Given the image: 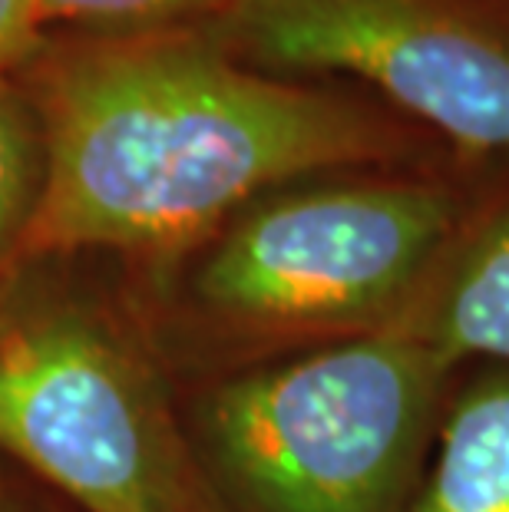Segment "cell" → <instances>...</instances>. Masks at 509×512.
Segmentation results:
<instances>
[{
  "mask_svg": "<svg viewBox=\"0 0 509 512\" xmlns=\"http://www.w3.org/2000/svg\"><path fill=\"white\" fill-rule=\"evenodd\" d=\"M17 76L43 136L27 252H172L288 182L427 152L374 96L255 70L202 30L57 34Z\"/></svg>",
  "mask_w": 509,
  "mask_h": 512,
  "instance_id": "6da1fadb",
  "label": "cell"
},
{
  "mask_svg": "<svg viewBox=\"0 0 509 512\" xmlns=\"http://www.w3.org/2000/svg\"><path fill=\"white\" fill-rule=\"evenodd\" d=\"M440 374L427 341L361 337L215 390L205 433L255 512H387Z\"/></svg>",
  "mask_w": 509,
  "mask_h": 512,
  "instance_id": "7a4b0ae2",
  "label": "cell"
},
{
  "mask_svg": "<svg viewBox=\"0 0 509 512\" xmlns=\"http://www.w3.org/2000/svg\"><path fill=\"white\" fill-rule=\"evenodd\" d=\"M202 34L255 70L364 86L463 156L509 159V0H242Z\"/></svg>",
  "mask_w": 509,
  "mask_h": 512,
  "instance_id": "3957f363",
  "label": "cell"
},
{
  "mask_svg": "<svg viewBox=\"0 0 509 512\" xmlns=\"http://www.w3.org/2000/svg\"><path fill=\"white\" fill-rule=\"evenodd\" d=\"M463 215L457 185L420 172L281 192L238 215L196 285L235 318H364L414 288L453 245Z\"/></svg>",
  "mask_w": 509,
  "mask_h": 512,
  "instance_id": "277c9868",
  "label": "cell"
},
{
  "mask_svg": "<svg viewBox=\"0 0 509 512\" xmlns=\"http://www.w3.org/2000/svg\"><path fill=\"white\" fill-rule=\"evenodd\" d=\"M0 450L86 512H189L146 370L77 314L0 331Z\"/></svg>",
  "mask_w": 509,
  "mask_h": 512,
  "instance_id": "5b68a950",
  "label": "cell"
},
{
  "mask_svg": "<svg viewBox=\"0 0 509 512\" xmlns=\"http://www.w3.org/2000/svg\"><path fill=\"white\" fill-rule=\"evenodd\" d=\"M414 512H509V377L460 397Z\"/></svg>",
  "mask_w": 509,
  "mask_h": 512,
  "instance_id": "8992f818",
  "label": "cell"
},
{
  "mask_svg": "<svg viewBox=\"0 0 509 512\" xmlns=\"http://www.w3.org/2000/svg\"><path fill=\"white\" fill-rule=\"evenodd\" d=\"M460 245L427 347L440 367L480 354L509 361V202Z\"/></svg>",
  "mask_w": 509,
  "mask_h": 512,
  "instance_id": "52a82bcc",
  "label": "cell"
},
{
  "mask_svg": "<svg viewBox=\"0 0 509 512\" xmlns=\"http://www.w3.org/2000/svg\"><path fill=\"white\" fill-rule=\"evenodd\" d=\"M30 4L47 37H116L202 30L222 20L242 0H30Z\"/></svg>",
  "mask_w": 509,
  "mask_h": 512,
  "instance_id": "ba28073f",
  "label": "cell"
},
{
  "mask_svg": "<svg viewBox=\"0 0 509 512\" xmlns=\"http://www.w3.org/2000/svg\"><path fill=\"white\" fill-rule=\"evenodd\" d=\"M43 185V136L17 73H0V255L24 242Z\"/></svg>",
  "mask_w": 509,
  "mask_h": 512,
  "instance_id": "9c48e42d",
  "label": "cell"
},
{
  "mask_svg": "<svg viewBox=\"0 0 509 512\" xmlns=\"http://www.w3.org/2000/svg\"><path fill=\"white\" fill-rule=\"evenodd\" d=\"M47 43L30 0H0V73H20Z\"/></svg>",
  "mask_w": 509,
  "mask_h": 512,
  "instance_id": "30bf717a",
  "label": "cell"
}]
</instances>
